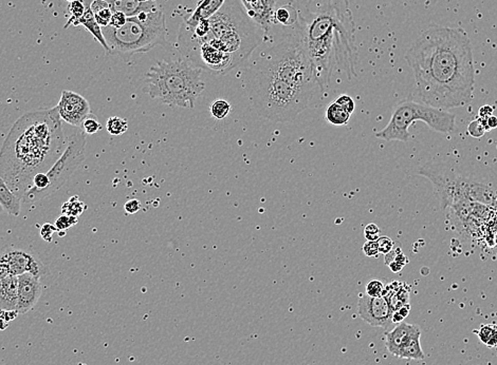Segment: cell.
I'll return each instance as SVG.
<instances>
[{
  "mask_svg": "<svg viewBox=\"0 0 497 365\" xmlns=\"http://www.w3.org/2000/svg\"><path fill=\"white\" fill-rule=\"evenodd\" d=\"M410 309H411V305L405 304L400 308H398L397 310H395L392 316V322L397 324L403 322V320L408 316V314H410Z\"/></svg>",
  "mask_w": 497,
  "mask_h": 365,
  "instance_id": "obj_37",
  "label": "cell"
},
{
  "mask_svg": "<svg viewBox=\"0 0 497 365\" xmlns=\"http://www.w3.org/2000/svg\"><path fill=\"white\" fill-rule=\"evenodd\" d=\"M231 112V105L223 99L215 100L211 105V113L217 119L225 118Z\"/></svg>",
  "mask_w": 497,
  "mask_h": 365,
  "instance_id": "obj_33",
  "label": "cell"
},
{
  "mask_svg": "<svg viewBox=\"0 0 497 365\" xmlns=\"http://www.w3.org/2000/svg\"><path fill=\"white\" fill-rule=\"evenodd\" d=\"M468 132L471 136L475 138H481L485 135L487 132V128L485 125V121L481 118H477L473 121H471L468 126Z\"/></svg>",
  "mask_w": 497,
  "mask_h": 365,
  "instance_id": "obj_35",
  "label": "cell"
},
{
  "mask_svg": "<svg viewBox=\"0 0 497 365\" xmlns=\"http://www.w3.org/2000/svg\"><path fill=\"white\" fill-rule=\"evenodd\" d=\"M358 313L369 325L386 327L392 321L394 312L384 297L372 298L365 295L359 300Z\"/></svg>",
  "mask_w": 497,
  "mask_h": 365,
  "instance_id": "obj_13",
  "label": "cell"
},
{
  "mask_svg": "<svg viewBox=\"0 0 497 365\" xmlns=\"http://www.w3.org/2000/svg\"><path fill=\"white\" fill-rule=\"evenodd\" d=\"M112 12H122L127 17H131L143 11L154 4L147 0H106Z\"/></svg>",
  "mask_w": 497,
  "mask_h": 365,
  "instance_id": "obj_21",
  "label": "cell"
},
{
  "mask_svg": "<svg viewBox=\"0 0 497 365\" xmlns=\"http://www.w3.org/2000/svg\"><path fill=\"white\" fill-rule=\"evenodd\" d=\"M80 25L81 26H84L88 31H89L93 35V37L105 49L106 54H107V55H110V50H109V47L107 45V42H106V39H105V36H104L103 32H102V28L97 23L95 18H94V15H93V13H92V11L90 10L89 7L86 8V11H85L83 17L79 21V23H78L77 26H80Z\"/></svg>",
  "mask_w": 497,
  "mask_h": 365,
  "instance_id": "obj_22",
  "label": "cell"
},
{
  "mask_svg": "<svg viewBox=\"0 0 497 365\" xmlns=\"http://www.w3.org/2000/svg\"><path fill=\"white\" fill-rule=\"evenodd\" d=\"M495 243L497 244V232H496V234H495Z\"/></svg>",
  "mask_w": 497,
  "mask_h": 365,
  "instance_id": "obj_49",
  "label": "cell"
},
{
  "mask_svg": "<svg viewBox=\"0 0 497 365\" xmlns=\"http://www.w3.org/2000/svg\"><path fill=\"white\" fill-rule=\"evenodd\" d=\"M0 205L4 210L13 216H18L22 209V198L17 196L0 177Z\"/></svg>",
  "mask_w": 497,
  "mask_h": 365,
  "instance_id": "obj_20",
  "label": "cell"
},
{
  "mask_svg": "<svg viewBox=\"0 0 497 365\" xmlns=\"http://www.w3.org/2000/svg\"><path fill=\"white\" fill-rule=\"evenodd\" d=\"M202 69L187 59H163L145 74L144 92L170 107L194 108L203 92Z\"/></svg>",
  "mask_w": 497,
  "mask_h": 365,
  "instance_id": "obj_6",
  "label": "cell"
},
{
  "mask_svg": "<svg viewBox=\"0 0 497 365\" xmlns=\"http://www.w3.org/2000/svg\"><path fill=\"white\" fill-rule=\"evenodd\" d=\"M298 22V11L295 4H289L276 7L273 17V26H279L283 28H290ZM272 26V27H273Z\"/></svg>",
  "mask_w": 497,
  "mask_h": 365,
  "instance_id": "obj_23",
  "label": "cell"
},
{
  "mask_svg": "<svg viewBox=\"0 0 497 365\" xmlns=\"http://www.w3.org/2000/svg\"><path fill=\"white\" fill-rule=\"evenodd\" d=\"M85 11H86V8L84 7L83 3L80 2V0H77V2L71 3L70 6H69V12L71 14V18L68 21L67 26H69L71 24H73L74 26H77L79 21L83 17Z\"/></svg>",
  "mask_w": 497,
  "mask_h": 365,
  "instance_id": "obj_34",
  "label": "cell"
},
{
  "mask_svg": "<svg viewBox=\"0 0 497 365\" xmlns=\"http://www.w3.org/2000/svg\"><path fill=\"white\" fill-rule=\"evenodd\" d=\"M377 243L379 246V252L383 253L384 255L394 249V242L388 236H379Z\"/></svg>",
  "mask_w": 497,
  "mask_h": 365,
  "instance_id": "obj_38",
  "label": "cell"
},
{
  "mask_svg": "<svg viewBox=\"0 0 497 365\" xmlns=\"http://www.w3.org/2000/svg\"><path fill=\"white\" fill-rule=\"evenodd\" d=\"M86 209V205L84 202L80 199L78 195L70 197L67 202H65L62 206V214L71 215V216H80L84 210Z\"/></svg>",
  "mask_w": 497,
  "mask_h": 365,
  "instance_id": "obj_28",
  "label": "cell"
},
{
  "mask_svg": "<svg viewBox=\"0 0 497 365\" xmlns=\"http://www.w3.org/2000/svg\"><path fill=\"white\" fill-rule=\"evenodd\" d=\"M384 288L385 286L381 281H378V280L369 281L366 285V295L372 298L383 297Z\"/></svg>",
  "mask_w": 497,
  "mask_h": 365,
  "instance_id": "obj_36",
  "label": "cell"
},
{
  "mask_svg": "<svg viewBox=\"0 0 497 365\" xmlns=\"http://www.w3.org/2000/svg\"><path fill=\"white\" fill-rule=\"evenodd\" d=\"M18 312L17 310H4L0 309V318H3L5 321L8 323L14 321L17 317H18Z\"/></svg>",
  "mask_w": 497,
  "mask_h": 365,
  "instance_id": "obj_45",
  "label": "cell"
},
{
  "mask_svg": "<svg viewBox=\"0 0 497 365\" xmlns=\"http://www.w3.org/2000/svg\"><path fill=\"white\" fill-rule=\"evenodd\" d=\"M89 8L92 11L95 21L101 26V28L108 27L110 25L113 12L106 0H93Z\"/></svg>",
  "mask_w": 497,
  "mask_h": 365,
  "instance_id": "obj_24",
  "label": "cell"
},
{
  "mask_svg": "<svg viewBox=\"0 0 497 365\" xmlns=\"http://www.w3.org/2000/svg\"><path fill=\"white\" fill-rule=\"evenodd\" d=\"M420 336L421 333L413 336L412 339L403 346V349L400 351L398 357L403 359L422 360L424 358V354L420 345Z\"/></svg>",
  "mask_w": 497,
  "mask_h": 365,
  "instance_id": "obj_25",
  "label": "cell"
},
{
  "mask_svg": "<svg viewBox=\"0 0 497 365\" xmlns=\"http://www.w3.org/2000/svg\"><path fill=\"white\" fill-rule=\"evenodd\" d=\"M335 103L340 105L342 108H344L345 110L349 113V114H352L353 111H354V107H356V105H354V102L353 99L348 96V95H341L339 96L338 98H336Z\"/></svg>",
  "mask_w": 497,
  "mask_h": 365,
  "instance_id": "obj_39",
  "label": "cell"
},
{
  "mask_svg": "<svg viewBox=\"0 0 497 365\" xmlns=\"http://www.w3.org/2000/svg\"><path fill=\"white\" fill-rule=\"evenodd\" d=\"M56 232V228L54 225H52L50 223H46L42 226L41 228V236L42 239L48 243L52 242L53 239V233Z\"/></svg>",
  "mask_w": 497,
  "mask_h": 365,
  "instance_id": "obj_41",
  "label": "cell"
},
{
  "mask_svg": "<svg viewBox=\"0 0 497 365\" xmlns=\"http://www.w3.org/2000/svg\"><path fill=\"white\" fill-rule=\"evenodd\" d=\"M18 300V276L0 277V309L16 310Z\"/></svg>",
  "mask_w": 497,
  "mask_h": 365,
  "instance_id": "obj_17",
  "label": "cell"
},
{
  "mask_svg": "<svg viewBox=\"0 0 497 365\" xmlns=\"http://www.w3.org/2000/svg\"><path fill=\"white\" fill-rule=\"evenodd\" d=\"M66 146L56 107L28 112L15 121L0 149V177L22 198L34 176L54 165Z\"/></svg>",
  "mask_w": 497,
  "mask_h": 365,
  "instance_id": "obj_4",
  "label": "cell"
},
{
  "mask_svg": "<svg viewBox=\"0 0 497 365\" xmlns=\"http://www.w3.org/2000/svg\"><path fill=\"white\" fill-rule=\"evenodd\" d=\"M264 38V31L247 16L240 0H225L209 19L189 28L181 23L177 48L201 69L226 74L245 63Z\"/></svg>",
  "mask_w": 497,
  "mask_h": 365,
  "instance_id": "obj_2",
  "label": "cell"
},
{
  "mask_svg": "<svg viewBox=\"0 0 497 365\" xmlns=\"http://www.w3.org/2000/svg\"><path fill=\"white\" fill-rule=\"evenodd\" d=\"M224 2L225 0H202L190 16L184 18L182 24L189 28L196 27L200 22L209 19L214 16L221 9Z\"/></svg>",
  "mask_w": 497,
  "mask_h": 365,
  "instance_id": "obj_18",
  "label": "cell"
},
{
  "mask_svg": "<svg viewBox=\"0 0 497 365\" xmlns=\"http://www.w3.org/2000/svg\"><path fill=\"white\" fill-rule=\"evenodd\" d=\"M48 272V267L29 251L11 247L0 250V277L31 273L42 278Z\"/></svg>",
  "mask_w": 497,
  "mask_h": 365,
  "instance_id": "obj_11",
  "label": "cell"
},
{
  "mask_svg": "<svg viewBox=\"0 0 497 365\" xmlns=\"http://www.w3.org/2000/svg\"><path fill=\"white\" fill-rule=\"evenodd\" d=\"M67 141L65 151L54 163V165L47 172H42L34 176L30 188L22 197V203H36L54 193L81 165V163L85 159L87 134L79 128L77 132L68 137Z\"/></svg>",
  "mask_w": 497,
  "mask_h": 365,
  "instance_id": "obj_10",
  "label": "cell"
},
{
  "mask_svg": "<svg viewBox=\"0 0 497 365\" xmlns=\"http://www.w3.org/2000/svg\"><path fill=\"white\" fill-rule=\"evenodd\" d=\"M249 95L259 115L275 123H288L309 107L316 95L278 78L255 64L250 69Z\"/></svg>",
  "mask_w": 497,
  "mask_h": 365,
  "instance_id": "obj_5",
  "label": "cell"
},
{
  "mask_svg": "<svg viewBox=\"0 0 497 365\" xmlns=\"http://www.w3.org/2000/svg\"><path fill=\"white\" fill-rule=\"evenodd\" d=\"M418 333H420L418 326L407 324L404 322L399 323L392 332H389L386 335L385 343L388 352L398 357L400 351L403 349V346L412 339L413 336Z\"/></svg>",
  "mask_w": 497,
  "mask_h": 365,
  "instance_id": "obj_16",
  "label": "cell"
},
{
  "mask_svg": "<svg viewBox=\"0 0 497 365\" xmlns=\"http://www.w3.org/2000/svg\"><path fill=\"white\" fill-rule=\"evenodd\" d=\"M56 109L62 120L78 128L91 113L89 102L81 94L69 90H64L62 92Z\"/></svg>",
  "mask_w": 497,
  "mask_h": 365,
  "instance_id": "obj_12",
  "label": "cell"
},
{
  "mask_svg": "<svg viewBox=\"0 0 497 365\" xmlns=\"http://www.w3.org/2000/svg\"><path fill=\"white\" fill-rule=\"evenodd\" d=\"M363 252L365 253V255H367V257H369V258L378 257V254L380 252H379V246H378L377 241H367L363 245Z\"/></svg>",
  "mask_w": 497,
  "mask_h": 365,
  "instance_id": "obj_43",
  "label": "cell"
},
{
  "mask_svg": "<svg viewBox=\"0 0 497 365\" xmlns=\"http://www.w3.org/2000/svg\"><path fill=\"white\" fill-rule=\"evenodd\" d=\"M9 327V323L5 321L3 318H0V331H6Z\"/></svg>",
  "mask_w": 497,
  "mask_h": 365,
  "instance_id": "obj_48",
  "label": "cell"
},
{
  "mask_svg": "<svg viewBox=\"0 0 497 365\" xmlns=\"http://www.w3.org/2000/svg\"><path fill=\"white\" fill-rule=\"evenodd\" d=\"M380 229L378 225L371 223L368 224L364 229V235L367 241H377L379 239Z\"/></svg>",
  "mask_w": 497,
  "mask_h": 365,
  "instance_id": "obj_40",
  "label": "cell"
},
{
  "mask_svg": "<svg viewBox=\"0 0 497 365\" xmlns=\"http://www.w3.org/2000/svg\"><path fill=\"white\" fill-rule=\"evenodd\" d=\"M478 338L489 348L497 345V326L493 324L483 325L478 332Z\"/></svg>",
  "mask_w": 497,
  "mask_h": 365,
  "instance_id": "obj_29",
  "label": "cell"
},
{
  "mask_svg": "<svg viewBox=\"0 0 497 365\" xmlns=\"http://www.w3.org/2000/svg\"><path fill=\"white\" fill-rule=\"evenodd\" d=\"M407 262H408L407 258L405 257L400 248L393 249L392 251L385 254V264L388 265V267L394 272L401 271L404 268V266L407 264Z\"/></svg>",
  "mask_w": 497,
  "mask_h": 365,
  "instance_id": "obj_27",
  "label": "cell"
},
{
  "mask_svg": "<svg viewBox=\"0 0 497 365\" xmlns=\"http://www.w3.org/2000/svg\"><path fill=\"white\" fill-rule=\"evenodd\" d=\"M405 59L414 73L418 102L438 109L472 102L475 72L465 30L433 25L407 50Z\"/></svg>",
  "mask_w": 497,
  "mask_h": 365,
  "instance_id": "obj_1",
  "label": "cell"
},
{
  "mask_svg": "<svg viewBox=\"0 0 497 365\" xmlns=\"http://www.w3.org/2000/svg\"><path fill=\"white\" fill-rule=\"evenodd\" d=\"M110 55L128 60L136 54L146 53L156 46L167 48L165 14L155 4L135 16L127 17L123 27L102 28Z\"/></svg>",
  "mask_w": 497,
  "mask_h": 365,
  "instance_id": "obj_7",
  "label": "cell"
},
{
  "mask_svg": "<svg viewBox=\"0 0 497 365\" xmlns=\"http://www.w3.org/2000/svg\"><path fill=\"white\" fill-rule=\"evenodd\" d=\"M416 120L425 123L433 130L440 133H451L456 130V116L454 114L445 109L408 99L401 102L394 108L388 125L377 132L376 136L387 141H407L410 138L408 128Z\"/></svg>",
  "mask_w": 497,
  "mask_h": 365,
  "instance_id": "obj_9",
  "label": "cell"
},
{
  "mask_svg": "<svg viewBox=\"0 0 497 365\" xmlns=\"http://www.w3.org/2000/svg\"><path fill=\"white\" fill-rule=\"evenodd\" d=\"M128 129V123L126 119H124L119 116H111L107 119L106 123V130L109 134L119 136L125 133Z\"/></svg>",
  "mask_w": 497,
  "mask_h": 365,
  "instance_id": "obj_30",
  "label": "cell"
},
{
  "mask_svg": "<svg viewBox=\"0 0 497 365\" xmlns=\"http://www.w3.org/2000/svg\"><path fill=\"white\" fill-rule=\"evenodd\" d=\"M41 279L31 273H24L18 276V300H17L16 310L20 315L27 314L37 304L43 294Z\"/></svg>",
  "mask_w": 497,
  "mask_h": 365,
  "instance_id": "obj_14",
  "label": "cell"
},
{
  "mask_svg": "<svg viewBox=\"0 0 497 365\" xmlns=\"http://www.w3.org/2000/svg\"><path fill=\"white\" fill-rule=\"evenodd\" d=\"M141 208H142L141 202H140L139 199H137V198L129 199L128 202H126L125 205H124V209H125V211L127 213H129V214L137 213Z\"/></svg>",
  "mask_w": 497,
  "mask_h": 365,
  "instance_id": "obj_44",
  "label": "cell"
},
{
  "mask_svg": "<svg viewBox=\"0 0 497 365\" xmlns=\"http://www.w3.org/2000/svg\"><path fill=\"white\" fill-rule=\"evenodd\" d=\"M69 2H71V3H72V2H77V0H69Z\"/></svg>",
  "mask_w": 497,
  "mask_h": 365,
  "instance_id": "obj_50",
  "label": "cell"
},
{
  "mask_svg": "<svg viewBox=\"0 0 497 365\" xmlns=\"http://www.w3.org/2000/svg\"><path fill=\"white\" fill-rule=\"evenodd\" d=\"M80 129L85 132L87 135H90V134H95L98 133L101 129H102V125L101 123L99 121L98 117L90 113L89 115H88L82 123L81 127H80Z\"/></svg>",
  "mask_w": 497,
  "mask_h": 365,
  "instance_id": "obj_31",
  "label": "cell"
},
{
  "mask_svg": "<svg viewBox=\"0 0 497 365\" xmlns=\"http://www.w3.org/2000/svg\"><path fill=\"white\" fill-rule=\"evenodd\" d=\"M419 173L433 182L442 209L468 202L483 204L495 202V194L490 187L457 174L453 169L440 164H427L420 168Z\"/></svg>",
  "mask_w": 497,
  "mask_h": 365,
  "instance_id": "obj_8",
  "label": "cell"
},
{
  "mask_svg": "<svg viewBox=\"0 0 497 365\" xmlns=\"http://www.w3.org/2000/svg\"><path fill=\"white\" fill-rule=\"evenodd\" d=\"M298 31L322 91L335 71L357 76L356 27L348 0H298Z\"/></svg>",
  "mask_w": 497,
  "mask_h": 365,
  "instance_id": "obj_3",
  "label": "cell"
},
{
  "mask_svg": "<svg viewBox=\"0 0 497 365\" xmlns=\"http://www.w3.org/2000/svg\"><path fill=\"white\" fill-rule=\"evenodd\" d=\"M247 16L262 28L264 36L273 26V17L277 0H240Z\"/></svg>",
  "mask_w": 497,
  "mask_h": 365,
  "instance_id": "obj_15",
  "label": "cell"
},
{
  "mask_svg": "<svg viewBox=\"0 0 497 365\" xmlns=\"http://www.w3.org/2000/svg\"><path fill=\"white\" fill-rule=\"evenodd\" d=\"M126 22H127V16L125 14L122 12H113L109 26L114 29H119L125 25Z\"/></svg>",
  "mask_w": 497,
  "mask_h": 365,
  "instance_id": "obj_42",
  "label": "cell"
},
{
  "mask_svg": "<svg viewBox=\"0 0 497 365\" xmlns=\"http://www.w3.org/2000/svg\"><path fill=\"white\" fill-rule=\"evenodd\" d=\"M350 115L344 108L335 102L330 104L326 110V118L327 120L334 125V126H344L347 125L348 120L350 119Z\"/></svg>",
  "mask_w": 497,
  "mask_h": 365,
  "instance_id": "obj_26",
  "label": "cell"
},
{
  "mask_svg": "<svg viewBox=\"0 0 497 365\" xmlns=\"http://www.w3.org/2000/svg\"><path fill=\"white\" fill-rule=\"evenodd\" d=\"M383 297L389 304L393 312L400 308L401 306L408 304V297L410 293L408 289H405V285L399 282H393L385 286Z\"/></svg>",
  "mask_w": 497,
  "mask_h": 365,
  "instance_id": "obj_19",
  "label": "cell"
},
{
  "mask_svg": "<svg viewBox=\"0 0 497 365\" xmlns=\"http://www.w3.org/2000/svg\"><path fill=\"white\" fill-rule=\"evenodd\" d=\"M485 125H486V128H487V131L495 129V128H497V117L491 115L490 117H488L485 120Z\"/></svg>",
  "mask_w": 497,
  "mask_h": 365,
  "instance_id": "obj_47",
  "label": "cell"
},
{
  "mask_svg": "<svg viewBox=\"0 0 497 365\" xmlns=\"http://www.w3.org/2000/svg\"><path fill=\"white\" fill-rule=\"evenodd\" d=\"M79 222L78 220V217L75 216H71V215H66V214H62L61 216H59L56 218V221L54 223V226L56 228V232L59 233V235H65V232L71 228L72 226L77 225Z\"/></svg>",
  "mask_w": 497,
  "mask_h": 365,
  "instance_id": "obj_32",
  "label": "cell"
},
{
  "mask_svg": "<svg viewBox=\"0 0 497 365\" xmlns=\"http://www.w3.org/2000/svg\"><path fill=\"white\" fill-rule=\"evenodd\" d=\"M493 113V108L491 106H483L478 110V118L486 120L488 117H490Z\"/></svg>",
  "mask_w": 497,
  "mask_h": 365,
  "instance_id": "obj_46",
  "label": "cell"
}]
</instances>
